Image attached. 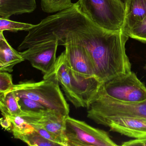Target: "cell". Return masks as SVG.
<instances>
[{"instance_id":"cell-4","label":"cell","mask_w":146,"mask_h":146,"mask_svg":"<svg viewBox=\"0 0 146 146\" xmlns=\"http://www.w3.org/2000/svg\"><path fill=\"white\" fill-rule=\"evenodd\" d=\"M97 96L126 103L146 100V87L132 71L102 84Z\"/></svg>"},{"instance_id":"cell-21","label":"cell","mask_w":146,"mask_h":146,"mask_svg":"<svg viewBox=\"0 0 146 146\" xmlns=\"http://www.w3.org/2000/svg\"><path fill=\"white\" fill-rule=\"evenodd\" d=\"M14 84L12 76L7 72H0V95L4 94L12 90Z\"/></svg>"},{"instance_id":"cell-7","label":"cell","mask_w":146,"mask_h":146,"mask_svg":"<svg viewBox=\"0 0 146 146\" xmlns=\"http://www.w3.org/2000/svg\"><path fill=\"white\" fill-rule=\"evenodd\" d=\"M88 118L94 115L129 117L146 119V100L126 103L97 96L88 108Z\"/></svg>"},{"instance_id":"cell-18","label":"cell","mask_w":146,"mask_h":146,"mask_svg":"<svg viewBox=\"0 0 146 146\" xmlns=\"http://www.w3.org/2000/svg\"><path fill=\"white\" fill-rule=\"evenodd\" d=\"M9 117L12 123V131L13 135L29 134L35 131L34 127L20 114Z\"/></svg>"},{"instance_id":"cell-6","label":"cell","mask_w":146,"mask_h":146,"mask_svg":"<svg viewBox=\"0 0 146 146\" xmlns=\"http://www.w3.org/2000/svg\"><path fill=\"white\" fill-rule=\"evenodd\" d=\"M48 73L55 75L66 98L76 108H88L93 102V99L72 77L66 62L64 51L57 58L53 68Z\"/></svg>"},{"instance_id":"cell-8","label":"cell","mask_w":146,"mask_h":146,"mask_svg":"<svg viewBox=\"0 0 146 146\" xmlns=\"http://www.w3.org/2000/svg\"><path fill=\"white\" fill-rule=\"evenodd\" d=\"M98 124L110 129V131L117 132L131 138L146 137V119L129 117L94 115L88 117Z\"/></svg>"},{"instance_id":"cell-3","label":"cell","mask_w":146,"mask_h":146,"mask_svg":"<svg viewBox=\"0 0 146 146\" xmlns=\"http://www.w3.org/2000/svg\"><path fill=\"white\" fill-rule=\"evenodd\" d=\"M76 4L97 26L110 31L123 30L126 7L119 0H78Z\"/></svg>"},{"instance_id":"cell-22","label":"cell","mask_w":146,"mask_h":146,"mask_svg":"<svg viewBox=\"0 0 146 146\" xmlns=\"http://www.w3.org/2000/svg\"><path fill=\"white\" fill-rule=\"evenodd\" d=\"M31 125L34 127L36 131H37L41 135L47 140L57 143L59 146H64L62 141L58 137L47 130L38 123H33L31 124Z\"/></svg>"},{"instance_id":"cell-13","label":"cell","mask_w":146,"mask_h":146,"mask_svg":"<svg viewBox=\"0 0 146 146\" xmlns=\"http://www.w3.org/2000/svg\"><path fill=\"white\" fill-rule=\"evenodd\" d=\"M146 17V0H129L126 6L125 20L123 30L127 34Z\"/></svg>"},{"instance_id":"cell-17","label":"cell","mask_w":146,"mask_h":146,"mask_svg":"<svg viewBox=\"0 0 146 146\" xmlns=\"http://www.w3.org/2000/svg\"><path fill=\"white\" fill-rule=\"evenodd\" d=\"M18 102L22 111L30 113L43 114L48 109L38 102L26 97H18Z\"/></svg>"},{"instance_id":"cell-10","label":"cell","mask_w":146,"mask_h":146,"mask_svg":"<svg viewBox=\"0 0 146 146\" xmlns=\"http://www.w3.org/2000/svg\"><path fill=\"white\" fill-rule=\"evenodd\" d=\"M55 112L48 110L42 115L37 123L47 130L58 137L64 143L68 146V140L65 132V119Z\"/></svg>"},{"instance_id":"cell-14","label":"cell","mask_w":146,"mask_h":146,"mask_svg":"<svg viewBox=\"0 0 146 146\" xmlns=\"http://www.w3.org/2000/svg\"><path fill=\"white\" fill-rule=\"evenodd\" d=\"M18 100L12 90L0 95V109L3 117L16 116L22 113Z\"/></svg>"},{"instance_id":"cell-23","label":"cell","mask_w":146,"mask_h":146,"mask_svg":"<svg viewBox=\"0 0 146 146\" xmlns=\"http://www.w3.org/2000/svg\"><path fill=\"white\" fill-rule=\"evenodd\" d=\"M121 145L123 146H146V137L124 142Z\"/></svg>"},{"instance_id":"cell-25","label":"cell","mask_w":146,"mask_h":146,"mask_svg":"<svg viewBox=\"0 0 146 146\" xmlns=\"http://www.w3.org/2000/svg\"><path fill=\"white\" fill-rule=\"evenodd\" d=\"M119 1H120L126 7V5H127L129 0H119Z\"/></svg>"},{"instance_id":"cell-5","label":"cell","mask_w":146,"mask_h":146,"mask_svg":"<svg viewBox=\"0 0 146 146\" xmlns=\"http://www.w3.org/2000/svg\"><path fill=\"white\" fill-rule=\"evenodd\" d=\"M68 146H117L108 133L69 116L65 119Z\"/></svg>"},{"instance_id":"cell-19","label":"cell","mask_w":146,"mask_h":146,"mask_svg":"<svg viewBox=\"0 0 146 146\" xmlns=\"http://www.w3.org/2000/svg\"><path fill=\"white\" fill-rule=\"evenodd\" d=\"M35 25L19 23L12 21L10 19L0 18V31H7L10 32H17L22 31H29Z\"/></svg>"},{"instance_id":"cell-9","label":"cell","mask_w":146,"mask_h":146,"mask_svg":"<svg viewBox=\"0 0 146 146\" xmlns=\"http://www.w3.org/2000/svg\"><path fill=\"white\" fill-rule=\"evenodd\" d=\"M58 46V40H50L34 45L20 53L25 60L29 61L33 67L45 75L54 66Z\"/></svg>"},{"instance_id":"cell-15","label":"cell","mask_w":146,"mask_h":146,"mask_svg":"<svg viewBox=\"0 0 146 146\" xmlns=\"http://www.w3.org/2000/svg\"><path fill=\"white\" fill-rule=\"evenodd\" d=\"M13 136L15 138L21 140L29 146H59L57 143L47 140L36 131L29 134L16 135Z\"/></svg>"},{"instance_id":"cell-2","label":"cell","mask_w":146,"mask_h":146,"mask_svg":"<svg viewBox=\"0 0 146 146\" xmlns=\"http://www.w3.org/2000/svg\"><path fill=\"white\" fill-rule=\"evenodd\" d=\"M11 90L17 97H26L38 102L64 117L69 116V104L52 73L45 74L43 80L40 82H21L14 84Z\"/></svg>"},{"instance_id":"cell-1","label":"cell","mask_w":146,"mask_h":146,"mask_svg":"<svg viewBox=\"0 0 146 146\" xmlns=\"http://www.w3.org/2000/svg\"><path fill=\"white\" fill-rule=\"evenodd\" d=\"M85 48L96 77L102 84L131 71L125 44L129 36L123 30L104 29L92 23L77 7L71 9L61 21Z\"/></svg>"},{"instance_id":"cell-24","label":"cell","mask_w":146,"mask_h":146,"mask_svg":"<svg viewBox=\"0 0 146 146\" xmlns=\"http://www.w3.org/2000/svg\"><path fill=\"white\" fill-rule=\"evenodd\" d=\"M0 123L3 129L7 131H12V123L9 117H3L1 119Z\"/></svg>"},{"instance_id":"cell-26","label":"cell","mask_w":146,"mask_h":146,"mask_svg":"<svg viewBox=\"0 0 146 146\" xmlns=\"http://www.w3.org/2000/svg\"><path fill=\"white\" fill-rule=\"evenodd\" d=\"M144 68H145V69L146 70V65H145V67H144Z\"/></svg>"},{"instance_id":"cell-12","label":"cell","mask_w":146,"mask_h":146,"mask_svg":"<svg viewBox=\"0 0 146 146\" xmlns=\"http://www.w3.org/2000/svg\"><path fill=\"white\" fill-rule=\"evenodd\" d=\"M36 8V0H0V18L10 19L13 15L31 13Z\"/></svg>"},{"instance_id":"cell-20","label":"cell","mask_w":146,"mask_h":146,"mask_svg":"<svg viewBox=\"0 0 146 146\" xmlns=\"http://www.w3.org/2000/svg\"><path fill=\"white\" fill-rule=\"evenodd\" d=\"M129 37L146 43V17L127 33Z\"/></svg>"},{"instance_id":"cell-16","label":"cell","mask_w":146,"mask_h":146,"mask_svg":"<svg viewBox=\"0 0 146 146\" xmlns=\"http://www.w3.org/2000/svg\"><path fill=\"white\" fill-rule=\"evenodd\" d=\"M73 4L71 0H41L42 11L48 13H55L70 8Z\"/></svg>"},{"instance_id":"cell-11","label":"cell","mask_w":146,"mask_h":146,"mask_svg":"<svg viewBox=\"0 0 146 146\" xmlns=\"http://www.w3.org/2000/svg\"><path fill=\"white\" fill-rule=\"evenodd\" d=\"M25 60L14 49L5 38L3 31H0V71L11 73L13 67Z\"/></svg>"}]
</instances>
